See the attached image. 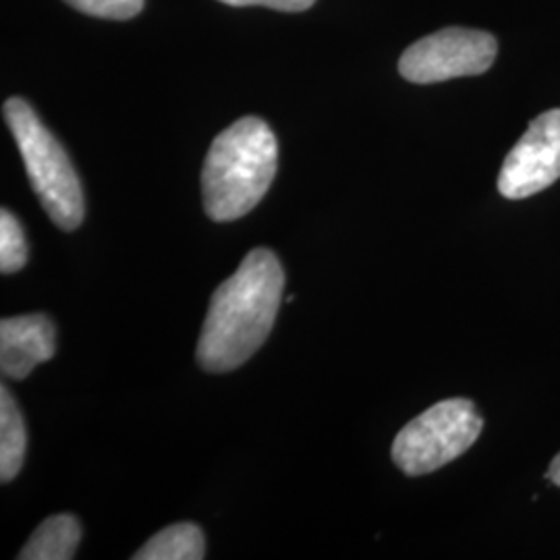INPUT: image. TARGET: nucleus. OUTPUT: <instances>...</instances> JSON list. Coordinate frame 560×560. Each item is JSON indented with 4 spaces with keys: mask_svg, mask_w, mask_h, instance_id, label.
<instances>
[{
    "mask_svg": "<svg viewBox=\"0 0 560 560\" xmlns=\"http://www.w3.org/2000/svg\"><path fill=\"white\" fill-rule=\"evenodd\" d=\"M284 289V270L270 249H254L214 291L201 328L198 361L206 372H231L268 339Z\"/></svg>",
    "mask_w": 560,
    "mask_h": 560,
    "instance_id": "obj_1",
    "label": "nucleus"
},
{
    "mask_svg": "<svg viewBox=\"0 0 560 560\" xmlns=\"http://www.w3.org/2000/svg\"><path fill=\"white\" fill-rule=\"evenodd\" d=\"M279 143L266 120L245 117L212 141L201 173L203 210L217 222L240 221L270 189Z\"/></svg>",
    "mask_w": 560,
    "mask_h": 560,
    "instance_id": "obj_2",
    "label": "nucleus"
},
{
    "mask_svg": "<svg viewBox=\"0 0 560 560\" xmlns=\"http://www.w3.org/2000/svg\"><path fill=\"white\" fill-rule=\"evenodd\" d=\"M4 120L44 210L62 231H75L83 221L85 201L80 177L59 140L23 98L4 102Z\"/></svg>",
    "mask_w": 560,
    "mask_h": 560,
    "instance_id": "obj_3",
    "label": "nucleus"
},
{
    "mask_svg": "<svg viewBox=\"0 0 560 560\" xmlns=\"http://www.w3.org/2000/svg\"><path fill=\"white\" fill-rule=\"evenodd\" d=\"M483 420L469 399H446L409 421L393 442V459L407 476H423L460 457L478 441Z\"/></svg>",
    "mask_w": 560,
    "mask_h": 560,
    "instance_id": "obj_4",
    "label": "nucleus"
},
{
    "mask_svg": "<svg viewBox=\"0 0 560 560\" xmlns=\"http://www.w3.org/2000/svg\"><path fill=\"white\" fill-rule=\"evenodd\" d=\"M499 52L497 38L488 32L467 27H446L411 44L399 60L400 75L411 83L481 75Z\"/></svg>",
    "mask_w": 560,
    "mask_h": 560,
    "instance_id": "obj_5",
    "label": "nucleus"
},
{
    "mask_svg": "<svg viewBox=\"0 0 560 560\" xmlns=\"http://www.w3.org/2000/svg\"><path fill=\"white\" fill-rule=\"evenodd\" d=\"M560 179V108L532 120L504 159L499 191L509 200H523Z\"/></svg>",
    "mask_w": 560,
    "mask_h": 560,
    "instance_id": "obj_6",
    "label": "nucleus"
},
{
    "mask_svg": "<svg viewBox=\"0 0 560 560\" xmlns=\"http://www.w3.org/2000/svg\"><path fill=\"white\" fill-rule=\"evenodd\" d=\"M57 353V326L44 314L0 322V370L11 381L27 378Z\"/></svg>",
    "mask_w": 560,
    "mask_h": 560,
    "instance_id": "obj_7",
    "label": "nucleus"
},
{
    "mask_svg": "<svg viewBox=\"0 0 560 560\" xmlns=\"http://www.w3.org/2000/svg\"><path fill=\"white\" fill-rule=\"evenodd\" d=\"M81 525L73 515H52L38 525L23 546L21 560H71L78 555Z\"/></svg>",
    "mask_w": 560,
    "mask_h": 560,
    "instance_id": "obj_8",
    "label": "nucleus"
},
{
    "mask_svg": "<svg viewBox=\"0 0 560 560\" xmlns=\"http://www.w3.org/2000/svg\"><path fill=\"white\" fill-rule=\"evenodd\" d=\"M203 557L206 538L196 523L168 525L133 555L136 560H200Z\"/></svg>",
    "mask_w": 560,
    "mask_h": 560,
    "instance_id": "obj_9",
    "label": "nucleus"
},
{
    "mask_svg": "<svg viewBox=\"0 0 560 560\" xmlns=\"http://www.w3.org/2000/svg\"><path fill=\"white\" fill-rule=\"evenodd\" d=\"M27 448V430L20 407L7 386L0 388V480L11 481L21 471Z\"/></svg>",
    "mask_w": 560,
    "mask_h": 560,
    "instance_id": "obj_10",
    "label": "nucleus"
},
{
    "mask_svg": "<svg viewBox=\"0 0 560 560\" xmlns=\"http://www.w3.org/2000/svg\"><path fill=\"white\" fill-rule=\"evenodd\" d=\"M27 264V241L13 212H0V272L13 275Z\"/></svg>",
    "mask_w": 560,
    "mask_h": 560,
    "instance_id": "obj_11",
    "label": "nucleus"
},
{
    "mask_svg": "<svg viewBox=\"0 0 560 560\" xmlns=\"http://www.w3.org/2000/svg\"><path fill=\"white\" fill-rule=\"evenodd\" d=\"M85 15L101 20L125 21L136 18L143 9V0H65Z\"/></svg>",
    "mask_w": 560,
    "mask_h": 560,
    "instance_id": "obj_12",
    "label": "nucleus"
},
{
    "mask_svg": "<svg viewBox=\"0 0 560 560\" xmlns=\"http://www.w3.org/2000/svg\"><path fill=\"white\" fill-rule=\"evenodd\" d=\"M221 2L231 7H268L284 13H300V11H307L316 0H221Z\"/></svg>",
    "mask_w": 560,
    "mask_h": 560,
    "instance_id": "obj_13",
    "label": "nucleus"
},
{
    "mask_svg": "<svg viewBox=\"0 0 560 560\" xmlns=\"http://www.w3.org/2000/svg\"><path fill=\"white\" fill-rule=\"evenodd\" d=\"M546 478L560 488V453L552 459V463H550V469H548Z\"/></svg>",
    "mask_w": 560,
    "mask_h": 560,
    "instance_id": "obj_14",
    "label": "nucleus"
}]
</instances>
